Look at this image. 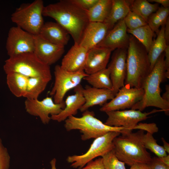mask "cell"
I'll return each instance as SVG.
<instances>
[{"mask_svg": "<svg viewBox=\"0 0 169 169\" xmlns=\"http://www.w3.org/2000/svg\"><path fill=\"white\" fill-rule=\"evenodd\" d=\"M42 13L43 16L54 19L71 36L74 44L79 45L90 22L87 11L71 0H61L44 6Z\"/></svg>", "mask_w": 169, "mask_h": 169, "instance_id": "obj_1", "label": "cell"}, {"mask_svg": "<svg viewBox=\"0 0 169 169\" xmlns=\"http://www.w3.org/2000/svg\"><path fill=\"white\" fill-rule=\"evenodd\" d=\"M164 59L163 52L144 82L142 88L144 94L142 99L131 109L142 111L147 107L153 106L160 108L169 115V103L164 100L160 95V84L166 78Z\"/></svg>", "mask_w": 169, "mask_h": 169, "instance_id": "obj_2", "label": "cell"}, {"mask_svg": "<svg viewBox=\"0 0 169 169\" xmlns=\"http://www.w3.org/2000/svg\"><path fill=\"white\" fill-rule=\"evenodd\" d=\"M126 65L124 84L142 88L145 79L151 72L150 64L146 49L132 35L130 36Z\"/></svg>", "mask_w": 169, "mask_h": 169, "instance_id": "obj_3", "label": "cell"}, {"mask_svg": "<svg viewBox=\"0 0 169 169\" xmlns=\"http://www.w3.org/2000/svg\"><path fill=\"white\" fill-rule=\"evenodd\" d=\"M144 131L122 134L113 140V149L118 158L125 164L131 166L136 163L148 164L151 161V154L142 141Z\"/></svg>", "mask_w": 169, "mask_h": 169, "instance_id": "obj_4", "label": "cell"}, {"mask_svg": "<svg viewBox=\"0 0 169 169\" xmlns=\"http://www.w3.org/2000/svg\"><path fill=\"white\" fill-rule=\"evenodd\" d=\"M64 126L67 131L79 130L82 134L81 139L85 141L96 138L110 131H117L121 134L128 131L122 127L107 125L95 117L94 112L86 110L82 116H71L65 120Z\"/></svg>", "mask_w": 169, "mask_h": 169, "instance_id": "obj_5", "label": "cell"}, {"mask_svg": "<svg viewBox=\"0 0 169 169\" xmlns=\"http://www.w3.org/2000/svg\"><path fill=\"white\" fill-rule=\"evenodd\" d=\"M3 68L6 74L14 72L29 78L42 77L52 79L50 66L40 61L33 52L9 57L5 61Z\"/></svg>", "mask_w": 169, "mask_h": 169, "instance_id": "obj_6", "label": "cell"}, {"mask_svg": "<svg viewBox=\"0 0 169 169\" xmlns=\"http://www.w3.org/2000/svg\"><path fill=\"white\" fill-rule=\"evenodd\" d=\"M42 0L24 3L17 8L11 16V20L21 28L34 35L39 34L44 23Z\"/></svg>", "mask_w": 169, "mask_h": 169, "instance_id": "obj_7", "label": "cell"}, {"mask_svg": "<svg viewBox=\"0 0 169 169\" xmlns=\"http://www.w3.org/2000/svg\"><path fill=\"white\" fill-rule=\"evenodd\" d=\"M121 134L117 131L109 132L95 139L87 151L83 154L68 156L67 161L74 168L84 167L88 162L102 156L114 148L113 140Z\"/></svg>", "mask_w": 169, "mask_h": 169, "instance_id": "obj_8", "label": "cell"}, {"mask_svg": "<svg viewBox=\"0 0 169 169\" xmlns=\"http://www.w3.org/2000/svg\"><path fill=\"white\" fill-rule=\"evenodd\" d=\"M54 74V82L49 94L54 96V101L56 104L64 102L67 92L80 84L82 79L88 75L84 70L75 72L67 71L60 65L55 66Z\"/></svg>", "mask_w": 169, "mask_h": 169, "instance_id": "obj_9", "label": "cell"}, {"mask_svg": "<svg viewBox=\"0 0 169 169\" xmlns=\"http://www.w3.org/2000/svg\"><path fill=\"white\" fill-rule=\"evenodd\" d=\"M6 48L9 57L33 52L34 35L16 26L11 28L8 32Z\"/></svg>", "mask_w": 169, "mask_h": 169, "instance_id": "obj_10", "label": "cell"}, {"mask_svg": "<svg viewBox=\"0 0 169 169\" xmlns=\"http://www.w3.org/2000/svg\"><path fill=\"white\" fill-rule=\"evenodd\" d=\"M144 94L142 88L131 87L128 84H124L114 98L102 106L100 110L106 113L131 108L142 99Z\"/></svg>", "mask_w": 169, "mask_h": 169, "instance_id": "obj_11", "label": "cell"}, {"mask_svg": "<svg viewBox=\"0 0 169 169\" xmlns=\"http://www.w3.org/2000/svg\"><path fill=\"white\" fill-rule=\"evenodd\" d=\"M159 111H162L154 110L149 112H143L131 109L107 112L108 118L104 123L110 126L123 127L131 132L139 122L146 120L150 114Z\"/></svg>", "mask_w": 169, "mask_h": 169, "instance_id": "obj_12", "label": "cell"}, {"mask_svg": "<svg viewBox=\"0 0 169 169\" xmlns=\"http://www.w3.org/2000/svg\"><path fill=\"white\" fill-rule=\"evenodd\" d=\"M24 104L26 112L31 115L38 117L44 124L49 122L51 120L49 115L51 116L58 114L65 107L64 101L56 104L51 97H49L42 100L38 99H26Z\"/></svg>", "mask_w": 169, "mask_h": 169, "instance_id": "obj_13", "label": "cell"}, {"mask_svg": "<svg viewBox=\"0 0 169 169\" xmlns=\"http://www.w3.org/2000/svg\"><path fill=\"white\" fill-rule=\"evenodd\" d=\"M127 49H117L113 52L108 67L113 85L112 91L116 95L124 85L127 70Z\"/></svg>", "mask_w": 169, "mask_h": 169, "instance_id": "obj_14", "label": "cell"}, {"mask_svg": "<svg viewBox=\"0 0 169 169\" xmlns=\"http://www.w3.org/2000/svg\"><path fill=\"white\" fill-rule=\"evenodd\" d=\"M34 53L42 62L49 66L60 59L64 52V47L53 44L39 34L34 35Z\"/></svg>", "mask_w": 169, "mask_h": 169, "instance_id": "obj_15", "label": "cell"}, {"mask_svg": "<svg viewBox=\"0 0 169 169\" xmlns=\"http://www.w3.org/2000/svg\"><path fill=\"white\" fill-rule=\"evenodd\" d=\"M124 19L118 22L109 30L104 39L96 47L110 49L112 51L120 49H127L130 36Z\"/></svg>", "mask_w": 169, "mask_h": 169, "instance_id": "obj_16", "label": "cell"}, {"mask_svg": "<svg viewBox=\"0 0 169 169\" xmlns=\"http://www.w3.org/2000/svg\"><path fill=\"white\" fill-rule=\"evenodd\" d=\"M112 50L95 47L88 51L84 71L88 75L106 68Z\"/></svg>", "mask_w": 169, "mask_h": 169, "instance_id": "obj_17", "label": "cell"}, {"mask_svg": "<svg viewBox=\"0 0 169 169\" xmlns=\"http://www.w3.org/2000/svg\"><path fill=\"white\" fill-rule=\"evenodd\" d=\"M109 30L108 26L103 22H90L79 45L88 51L101 42Z\"/></svg>", "mask_w": 169, "mask_h": 169, "instance_id": "obj_18", "label": "cell"}, {"mask_svg": "<svg viewBox=\"0 0 169 169\" xmlns=\"http://www.w3.org/2000/svg\"><path fill=\"white\" fill-rule=\"evenodd\" d=\"M88 51L79 45L74 44L63 58L61 67L69 72L84 70Z\"/></svg>", "mask_w": 169, "mask_h": 169, "instance_id": "obj_19", "label": "cell"}, {"mask_svg": "<svg viewBox=\"0 0 169 169\" xmlns=\"http://www.w3.org/2000/svg\"><path fill=\"white\" fill-rule=\"evenodd\" d=\"M74 89L75 93L67 97L64 101V108L58 114L51 115V119L59 122L65 121L69 117L74 116L84 104L85 100L83 93V88L79 84Z\"/></svg>", "mask_w": 169, "mask_h": 169, "instance_id": "obj_20", "label": "cell"}, {"mask_svg": "<svg viewBox=\"0 0 169 169\" xmlns=\"http://www.w3.org/2000/svg\"><path fill=\"white\" fill-rule=\"evenodd\" d=\"M83 93L85 103L79 110L83 112L94 105L103 106L115 95L111 90L96 88L87 85L83 88Z\"/></svg>", "mask_w": 169, "mask_h": 169, "instance_id": "obj_21", "label": "cell"}, {"mask_svg": "<svg viewBox=\"0 0 169 169\" xmlns=\"http://www.w3.org/2000/svg\"><path fill=\"white\" fill-rule=\"evenodd\" d=\"M39 34L48 41L64 47L70 38V35L65 29L57 23L52 22L44 23Z\"/></svg>", "mask_w": 169, "mask_h": 169, "instance_id": "obj_22", "label": "cell"}, {"mask_svg": "<svg viewBox=\"0 0 169 169\" xmlns=\"http://www.w3.org/2000/svg\"><path fill=\"white\" fill-rule=\"evenodd\" d=\"M132 0H112L109 14L103 23L108 27L109 30L119 21L124 19L131 10Z\"/></svg>", "mask_w": 169, "mask_h": 169, "instance_id": "obj_23", "label": "cell"}, {"mask_svg": "<svg viewBox=\"0 0 169 169\" xmlns=\"http://www.w3.org/2000/svg\"><path fill=\"white\" fill-rule=\"evenodd\" d=\"M112 3V0H98L87 11L90 22H104L109 14Z\"/></svg>", "mask_w": 169, "mask_h": 169, "instance_id": "obj_24", "label": "cell"}, {"mask_svg": "<svg viewBox=\"0 0 169 169\" xmlns=\"http://www.w3.org/2000/svg\"><path fill=\"white\" fill-rule=\"evenodd\" d=\"M6 74L7 83L10 91L16 97H23L29 77L16 73Z\"/></svg>", "mask_w": 169, "mask_h": 169, "instance_id": "obj_25", "label": "cell"}, {"mask_svg": "<svg viewBox=\"0 0 169 169\" xmlns=\"http://www.w3.org/2000/svg\"><path fill=\"white\" fill-rule=\"evenodd\" d=\"M83 79L92 87L112 90L113 85L110 77V71L108 67L88 75Z\"/></svg>", "mask_w": 169, "mask_h": 169, "instance_id": "obj_26", "label": "cell"}, {"mask_svg": "<svg viewBox=\"0 0 169 169\" xmlns=\"http://www.w3.org/2000/svg\"><path fill=\"white\" fill-rule=\"evenodd\" d=\"M165 25L161 26L156 39H154L148 53L151 71L158 59L163 53L167 45L164 35Z\"/></svg>", "mask_w": 169, "mask_h": 169, "instance_id": "obj_27", "label": "cell"}, {"mask_svg": "<svg viewBox=\"0 0 169 169\" xmlns=\"http://www.w3.org/2000/svg\"><path fill=\"white\" fill-rule=\"evenodd\" d=\"M51 79L49 78L42 77L28 78L23 97L28 99H38Z\"/></svg>", "mask_w": 169, "mask_h": 169, "instance_id": "obj_28", "label": "cell"}, {"mask_svg": "<svg viewBox=\"0 0 169 169\" xmlns=\"http://www.w3.org/2000/svg\"><path fill=\"white\" fill-rule=\"evenodd\" d=\"M159 7V4L151 3L148 0H135L131 1L130 9L141 17L147 22L149 16L155 12Z\"/></svg>", "mask_w": 169, "mask_h": 169, "instance_id": "obj_29", "label": "cell"}, {"mask_svg": "<svg viewBox=\"0 0 169 169\" xmlns=\"http://www.w3.org/2000/svg\"><path fill=\"white\" fill-rule=\"evenodd\" d=\"M127 31L141 43L148 52L153 40L155 33L148 24L133 30L127 28Z\"/></svg>", "mask_w": 169, "mask_h": 169, "instance_id": "obj_30", "label": "cell"}, {"mask_svg": "<svg viewBox=\"0 0 169 169\" xmlns=\"http://www.w3.org/2000/svg\"><path fill=\"white\" fill-rule=\"evenodd\" d=\"M169 8L162 6L159 7L154 13L151 14L147 20V24L154 33H158L160 26L165 25L168 17Z\"/></svg>", "mask_w": 169, "mask_h": 169, "instance_id": "obj_31", "label": "cell"}, {"mask_svg": "<svg viewBox=\"0 0 169 169\" xmlns=\"http://www.w3.org/2000/svg\"><path fill=\"white\" fill-rule=\"evenodd\" d=\"M141 140L145 147L154 153L157 157H161L167 155L163 146L157 144L153 134L147 132L145 134L144 133Z\"/></svg>", "mask_w": 169, "mask_h": 169, "instance_id": "obj_32", "label": "cell"}, {"mask_svg": "<svg viewBox=\"0 0 169 169\" xmlns=\"http://www.w3.org/2000/svg\"><path fill=\"white\" fill-rule=\"evenodd\" d=\"M102 158L105 169H126L125 163L118 158L113 149Z\"/></svg>", "mask_w": 169, "mask_h": 169, "instance_id": "obj_33", "label": "cell"}, {"mask_svg": "<svg viewBox=\"0 0 169 169\" xmlns=\"http://www.w3.org/2000/svg\"><path fill=\"white\" fill-rule=\"evenodd\" d=\"M127 28L133 30L147 24L141 17L130 10L124 19Z\"/></svg>", "mask_w": 169, "mask_h": 169, "instance_id": "obj_34", "label": "cell"}, {"mask_svg": "<svg viewBox=\"0 0 169 169\" xmlns=\"http://www.w3.org/2000/svg\"><path fill=\"white\" fill-rule=\"evenodd\" d=\"M10 156L0 138V169H9Z\"/></svg>", "mask_w": 169, "mask_h": 169, "instance_id": "obj_35", "label": "cell"}, {"mask_svg": "<svg viewBox=\"0 0 169 169\" xmlns=\"http://www.w3.org/2000/svg\"><path fill=\"white\" fill-rule=\"evenodd\" d=\"M134 129H138L143 131H146L153 135L158 131V128L156 124L154 123H138L133 128Z\"/></svg>", "mask_w": 169, "mask_h": 169, "instance_id": "obj_36", "label": "cell"}, {"mask_svg": "<svg viewBox=\"0 0 169 169\" xmlns=\"http://www.w3.org/2000/svg\"><path fill=\"white\" fill-rule=\"evenodd\" d=\"M71 1L82 9L87 11L97 2L98 0H71Z\"/></svg>", "mask_w": 169, "mask_h": 169, "instance_id": "obj_37", "label": "cell"}, {"mask_svg": "<svg viewBox=\"0 0 169 169\" xmlns=\"http://www.w3.org/2000/svg\"><path fill=\"white\" fill-rule=\"evenodd\" d=\"M80 169H105L102 158H99L88 162L84 167Z\"/></svg>", "mask_w": 169, "mask_h": 169, "instance_id": "obj_38", "label": "cell"}, {"mask_svg": "<svg viewBox=\"0 0 169 169\" xmlns=\"http://www.w3.org/2000/svg\"><path fill=\"white\" fill-rule=\"evenodd\" d=\"M148 164L149 169H169V166L161 161L157 157L152 158Z\"/></svg>", "mask_w": 169, "mask_h": 169, "instance_id": "obj_39", "label": "cell"}, {"mask_svg": "<svg viewBox=\"0 0 169 169\" xmlns=\"http://www.w3.org/2000/svg\"><path fill=\"white\" fill-rule=\"evenodd\" d=\"M164 63L166 69V75L169 78V45H167L164 51Z\"/></svg>", "mask_w": 169, "mask_h": 169, "instance_id": "obj_40", "label": "cell"}, {"mask_svg": "<svg viewBox=\"0 0 169 169\" xmlns=\"http://www.w3.org/2000/svg\"><path fill=\"white\" fill-rule=\"evenodd\" d=\"M164 35L167 45H169V19L167 20L165 24L164 29Z\"/></svg>", "mask_w": 169, "mask_h": 169, "instance_id": "obj_41", "label": "cell"}, {"mask_svg": "<svg viewBox=\"0 0 169 169\" xmlns=\"http://www.w3.org/2000/svg\"><path fill=\"white\" fill-rule=\"evenodd\" d=\"M130 169H149V167L147 163H136L131 166Z\"/></svg>", "mask_w": 169, "mask_h": 169, "instance_id": "obj_42", "label": "cell"}, {"mask_svg": "<svg viewBox=\"0 0 169 169\" xmlns=\"http://www.w3.org/2000/svg\"><path fill=\"white\" fill-rule=\"evenodd\" d=\"M148 1L149 2H155L158 4H161L163 7L166 8H169V0H149Z\"/></svg>", "mask_w": 169, "mask_h": 169, "instance_id": "obj_43", "label": "cell"}, {"mask_svg": "<svg viewBox=\"0 0 169 169\" xmlns=\"http://www.w3.org/2000/svg\"><path fill=\"white\" fill-rule=\"evenodd\" d=\"M162 98L165 101L169 103V85L166 84L165 86V91L163 94Z\"/></svg>", "mask_w": 169, "mask_h": 169, "instance_id": "obj_44", "label": "cell"}, {"mask_svg": "<svg viewBox=\"0 0 169 169\" xmlns=\"http://www.w3.org/2000/svg\"><path fill=\"white\" fill-rule=\"evenodd\" d=\"M159 160L163 164L169 166V155H167L161 157H158Z\"/></svg>", "mask_w": 169, "mask_h": 169, "instance_id": "obj_45", "label": "cell"}, {"mask_svg": "<svg viewBox=\"0 0 169 169\" xmlns=\"http://www.w3.org/2000/svg\"><path fill=\"white\" fill-rule=\"evenodd\" d=\"M161 140L163 143V147L165 150L166 152L169 153V144L168 143L163 137L161 138Z\"/></svg>", "mask_w": 169, "mask_h": 169, "instance_id": "obj_46", "label": "cell"}, {"mask_svg": "<svg viewBox=\"0 0 169 169\" xmlns=\"http://www.w3.org/2000/svg\"><path fill=\"white\" fill-rule=\"evenodd\" d=\"M56 160L55 158H54L50 162L51 166V169H56Z\"/></svg>", "mask_w": 169, "mask_h": 169, "instance_id": "obj_47", "label": "cell"}, {"mask_svg": "<svg viewBox=\"0 0 169 169\" xmlns=\"http://www.w3.org/2000/svg\"><path fill=\"white\" fill-rule=\"evenodd\" d=\"M44 169V168H43V169Z\"/></svg>", "mask_w": 169, "mask_h": 169, "instance_id": "obj_48", "label": "cell"}]
</instances>
